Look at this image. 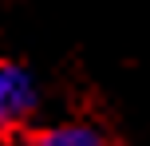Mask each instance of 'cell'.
I'll return each mask as SVG.
<instances>
[{
	"label": "cell",
	"mask_w": 150,
	"mask_h": 146,
	"mask_svg": "<svg viewBox=\"0 0 150 146\" xmlns=\"http://www.w3.org/2000/svg\"><path fill=\"white\" fill-rule=\"evenodd\" d=\"M36 111H40L36 75L16 59H0V142L24 130Z\"/></svg>",
	"instance_id": "1"
},
{
	"label": "cell",
	"mask_w": 150,
	"mask_h": 146,
	"mask_svg": "<svg viewBox=\"0 0 150 146\" xmlns=\"http://www.w3.org/2000/svg\"><path fill=\"white\" fill-rule=\"evenodd\" d=\"M28 146H107V134L95 123L83 118H63V123H47L28 138Z\"/></svg>",
	"instance_id": "2"
}]
</instances>
